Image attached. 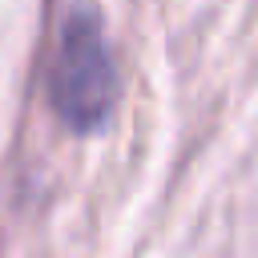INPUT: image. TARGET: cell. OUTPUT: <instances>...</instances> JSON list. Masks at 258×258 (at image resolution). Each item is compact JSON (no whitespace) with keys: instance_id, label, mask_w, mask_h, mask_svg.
<instances>
[{"instance_id":"6da1fadb","label":"cell","mask_w":258,"mask_h":258,"mask_svg":"<svg viewBox=\"0 0 258 258\" xmlns=\"http://www.w3.org/2000/svg\"><path fill=\"white\" fill-rule=\"evenodd\" d=\"M48 93H52L56 117L73 133L101 129L117 105V69H113L101 20L89 8H77L60 24Z\"/></svg>"}]
</instances>
